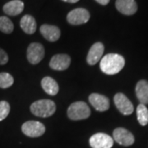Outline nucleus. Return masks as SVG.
I'll return each mask as SVG.
<instances>
[{
	"label": "nucleus",
	"instance_id": "obj_1",
	"mask_svg": "<svg viewBox=\"0 0 148 148\" xmlns=\"http://www.w3.org/2000/svg\"><path fill=\"white\" fill-rule=\"evenodd\" d=\"M125 65L124 58L118 53H109L101 60V70L107 75H114L119 73Z\"/></svg>",
	"mask_w": 148,
	"mask_h": 148
},
{
	"label": "nucleus",
	"instance_id": "obj_2",
	"mask_svg": "<svg viewBox=\"0 0 148 148\" xmlns=\"http://www.w3.org/2000/svg\"><path fill=\"white\" fill-rule=\"evenodd\" d=\"M31 111L36 116L47 118L55 113L56 106L55 103L50 100H40L31 106Z\"/></svg>",
	"mask_w": 148,
	"mask_h": 148
},
{
	"label": "nucleus",
	"instance_id": "obj_3",
	"mask_svg": "<svg viewBox=\"0 0 148 148\" xmlns=\"http://www.w3.org/2000/svg\"><path fill=\"white\" fill-rule=\"evenodd\" d=\"M90 110L86 103L83 101L74 102L68 109V116L72 120H82L89 118Z\"/></svg>",
	"mask_w": 148,
	"mask_h": 148
},
{
	"label": "nucleus",
	"instance_id": "obj_4",
	"mask_svg": "<svg viewBox=\"0 0 148 148\" xmlns=\"http://www.w3.org/2000/svg\"><path fill=\"white\" fill-rule=\"evenodd\" d=\"M22 132L30 138H38L42 136L45 132L44 124L38 121H27L21 126Z\"/></svg>",
	"mask_w": 148,
	"mask_h": 148
},
{
	"label": "nucleus",
	"instance_id": "obj_5",
	"mask_svg": "<svg viewBox=\"0 0 148 148\" xmlns=\"http://www.w3.org/2000/svg\"><path fill=\"white\" fill-rule=\"evenodd\" d=\"M27 59L32 64H39L45 56V49L40 43H32L27 48Z\"/></svg>",
	"mask_w": 148,
	"mask_h": 148
},
{
	"label": "nucleus",
	"instance_id": "obj_6",
	"mask_svg": "<svg viewBox=\"0 0 148 148\" xmlns=\"http://www.w3.org/2000/svg\"><path fill=\"white\" fill-rule=\"evenodd\" d=\"M90 13L85 8H76L68 14L67 20L72 25L85 24L90 19Z\"/></svg>",
	"mask_w": 148,
	"mask_h": 148
},
{
	"label": "nucleus",
	"instance_id": "obj_7",
	"mask_svg": "<svg viewBox=\"0 0 148 148\" xmlns=\"http://www.w3.org/2000/svg\"><path fill=\"white\" fill-rule=\"evenodd\" d=\"M90 147L92 148H111L114 145V139L106 133H95L90 138Z\"/></svg>",
	"mask_w": 148,
	"mask_h": 148
},
{
	"label": "nucleus",
	"instance_id": "obj_8",
	"mask_svg": "<svg viewBox=\"0 0 148 148\" xmlns=\"http://www.w3.org/2000/svg\"><path fill=\"white\" fill-rule=\"evenodd\" d=\"M114 101L117 109L123 115H130L134 110L132 102L123 93H117L114 97Z\"/></svg>",
	"mask_w": 148,
	"mask_h": 148
},
{
	"label": "nucleus",
	"instance_id": "obj_9",
	"mask_svg": "<svg viewBox=\"0 0 148 148\" xmlns=\"http://www.w3.org/2000/svg\"><path fill=\"white\" fill-rule=\"evenodd\" d=\"M113 137L115 142L119 145L128 147L134 143V137L128 130L123 127H118L113 132Z\"/></svg>",
	"mask_w": 148,
	"mask_h": 148
},
{
	"label": "nucleus",
	"instance_id": "obj_10",
	"mask_svg": "<svg viewBox=\"0 0 148 148\" xmlns=\"http://www.w3.org/2000/svg\"><path fill=\"white\" fill-rule=\"evenodd\" d=\"M71 64V58L68 54H56L53 56L49 62V67L53 70L64 71L69 69V65Z\"/></svg>",
	"mask_w": 148,
	"mask_h": 148
},
{
	"label": "nucleus",
	"instance_id": "obj_11",
	"mask_svg": "<svg viewBox=\"0 0 148 148\" xmlns=\"http://www.w3.org/2000/svg\"><path fill=\"white\" fill-rule=\"evenodd\" d=\"M105 50L104 45L101 42H97L94 44L88 52L87 57H86V61L87 64L90 65H95L97 64L102 58V55Z\"/></svg>",
	"mask_w": 148,
	"mask_h": 148
},
{
	"label": "nucleus",
	"instance_id": "obj_12",
	"mask_svg": "<svg viewBox=\"0 0 148 148\" xmlns=\"http://www.w3.org/2000/svg\"><path fill=\"white\" fill-rule=\"evenodd\" d=\"M89 101L91 106L95 108L97 111L103 112L110 108V101L109 99L103 95L97 93H93L89 96Z\"/></svg>",
	"mask_w": 148,
	"mask_h": 148
},
{
	"label": "nucleus",
	"instance_id": "obj_13",
	"mask_svg": "<svg viewBox=\"0 0 148 148\" xmlns=\"http://www.w3.org/2000/svg\"><path fill=\"white\" fill-rule=\"evenodd\" d=\"M116 8L119 12L124 15H133L138 11V5L135 0H117Z\"/></svg>",
	"mask_w": 148,
	"mask_h": 148
},
{
	"label": "nucleus",
	"instance_id": "obj_14",
	"mask_svg": "<svg viewBox=\"0 0 148 148\" xmlns=\"http://www.w3.org/2000/svg\"><path fill=\"white\" fill-rule=\"evenodd\" d=\"M40 31L43 36L50 42L57 41L60 37V30L55 26L45 24L40 27Z\"/></svg>",
	"mask_w": 148,
	"mask_h": 148
},
{
	"label": "nucleus",
	"instance_id": "obj_15",
	"mask_svg": "<svg viewBox=\"0 0 148 148\" xmlns=\"http://www.w3.org/2000/svg\"><path fill=\"white\" fill-rule=\"evenodd\" d=\"M3 9L8 16H17L24 9V3L21 0H12L7 3Z\"/></svg>",
	"mask_w": 148,
	"mask_h": 148
},
{
	"label": "nucleus",
	"instance_id": "obj_16",
	"mask_svg": "<svg viewBox=\"0 0 148 148\" xmlns=\"http://www.w3.org/2000/svg\"><path fill=\"white\" fill-rule=\"evenodd\" d=\"M136 95L138 101L143 105L148 104V82L146 80L139 81L136 86Z\"/></svg>",
	"mask_w": 148,
	"mask_h": 148
},
{
	"label": "nucleus",
	"instance_id": "obj_17",
	"mask_svg": "<svg viewBox=\"0 0 148 148\" xmlns=\"http://www.w3.org/2000/svg\"><path fill=\"white\" fill-rule=\"evenodd\" d=\"M20 27L25 33L32 35L36 31V21L31 15H25L21 19Z\"/></svg>",
	"mask_w": 148,
	"mask_h": 148
},
{
	"label": "nucleus",
	"instance_id": "obj_18",
	"mask_svg": "<svg viewBox=\"0 0 148 148\" xmlns=\"http://www.w3.org/2000/svg\"><path fill=\"white\" fill-rule=\"evenodd\" d=\"M41 86L43 90L50 95H55L58 92V85L57 82L52 77H45L41 80Z\"/></svg>",
	"mask_w": 148,
	"mask_h": 148
},
{
	"label": "nucleus",
	"instance_id": "obj_19",
	"mask_svg": "<svg viewBox=\"0 0 148 148\" xmlns=\"http://www.w3.org/2000/svg\"><path fill=\"white\" fill-rule=\"evenodd\" d=\"M137 116L139 123L142 126H146L148 123V110L145 105L140 104L137 108Z\"/></svg>",
	"mask_w": 148,
	"mask_h": 148
},
{
	"label": "nucleus",
	"instance_id": "obj_20",
	"mask_svg": "<svg viewBox=\"0 0 148 148\" xmlns=\"http://www.w3.org/2000/svg\"><path fill=\"white\" fill-rule=\"evenodd\" d=\"M13 23L8 17L0 16V32L5 34H10L13 32Z\"/></svg>",
	"mask_w": 148,
	"mask_h": 148
},
{
	"label": "nucleus",
	"instance_id": "obj_21",
	"mask_svg": "<svg viewBox=\"0 0 148 148\" xmlns=\"http://www.w3.org/2000/svg\"><path fill=\"white\" fill-rule=\"evenodd\" d=\"M14 79L11 74L8 73H0V88L6 89L12 86Z\"/></svg>",
	"mask_w": 148,
	"mask_h": 148
},
{
	"label": "nucleus",
	"instance_id": "obj_22",
	"mask_svg": "<svg viewBox=\"0 0 148 148\" xmlns=\"http://www.w3.org/2000/svg\"><path fill=\"white\" fill-rule=\"evenodd\" d=\"M10 113V105L5 101H0V121H3Z\"/></svg>",
	"mask_w": 148,
	"mask_h": 148
},
{
	"label": "nucleus",
	"instance_id": "obj_23",
	"mask_svg": "<svg viewBox=\"0 0 148 148\" xmlns=\"http://www.w3.org/2000/svg\"><path fill=\"white\" fill-rule=\"evenodd\" d=\"M8 62V56L5 51L0 48V65H4Z\"/></svg>",
	"mask_w": 148,
	"mask_h": 148
},
{
	"label": "nucleus",
	"instance_id": "obj_24",
	"mask_svg": "<svg viewBox=\"0 0 148 148\" xmlns=\"http://www.w3.org/2000/svg\"><path fill=\"white\" fill-rule=\"evenodd\" d=\"M95 1L101 5H107L110 2V0H95Z\"/></svg>",
	"mask_w": 148,
	"mask_h": 148
},
{
	"label": "nucleus",
	"instance_id": "obj_25",
	"mask_svg": "<svg viewBox=\"0 0 148 148\" xmlns=\"http://www.w3.org/2000/svg\"><path fill=\"white\" fill-rule=\"evenodd\" d=\"M64 2H67V3H75L77 2H78L79 0H63Z\"/></svg>",
	"mask_w": 148,
	"mask_h": 148
}]
</instances>
